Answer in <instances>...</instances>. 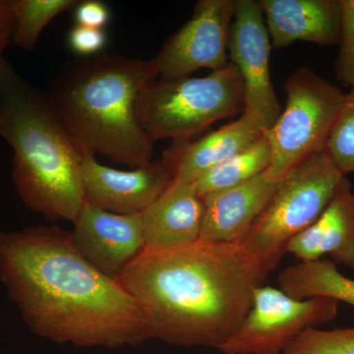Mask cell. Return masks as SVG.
Instances as JSON below:
<instances>
[{
	"instance_id": "5bb4252c",
	"label": "cell",
	"mask_w": 354,
	"mask_h": 354,
	"mask_svg": "<svg viewBox=\"0 0 354 354\" xmlns=\"http://www.w3.org/2000/svg\"><path fill=\"white\" fill-rule=\"evenodd\" d=\"M272 46L302 41L335 46L341 32L339 0H260Z\"/></svg>"
},
{
	"instance_id": "ac0fdd59",
	"label": "cell",
	"mask_w": 354,
	"mask_h": 354,
	"mask_svg": "<svg viewBox=\"0 0 354 354\" xmlns=\"http://www.w3.org/2000/svg\"><path fill=\"white\" fill-rule=\"evenodd\" d=\"M278 281L279 288L297 299L330 298L354 307V279L325 258L288 266L279 272Z\"/></svg>"
},
{
	"instance_id": "9a60e30c",
	"label": "cell",
	"mask_w": 354,
	"mask_h": 354,
	"mask_svg": "<svg viewBox=\"0 0 354 354\" xmlns=\"http://www.w3.org/2000/svg\"><path fill=\"white\" fill-rule=\"evenodd\" d=\"M286 253L299 262L322 259L354 270V189L344 176L318 220L292 239Z\"/></svg>"
},
{
	"instance_id": "d4e9b609",
	"label": "cell",
	"mask_w": 354,
	"mask_h": 354,
	"mask_svg": "<svg viewBox=\"0 0 354 354\" xmlns=\"http://www.w3.org/2000/svg\"><path fill=\"white\" fill-rule=\"evenodd\" d=\"M75 18L77 25L101 29L104 27L111 18L108 6L97 0L79 1L76 6Z\"/></svg>"
},
{
	"instance_id": "3957f363",
	"label": "cell",
	"mask_w": 354,
	"mask_h": 354,
	"mask_svg": "<svg viewBox=\"0 0 354 354\" xmlns=\"http://www.w3.org/2000/svg\"><path fill=\"white\" fill-rule=\"evenodd\" d=\"M0 136L13 150L14 185L23 203L48 221H75L85 204L84 153L50 95L0 60Z\"/></svg>"
},
{
	"instance_id": "484cf974",
	"label": "cell",
	"mask_w": 354,
	"mask_h": 354,
	"mask_svg": "<svg viewBox=\"0 0 354 354\" xmlns=\"http://www.w3.org/2000/svg\"><path fill=\"white\" fill-rule=\"evenodd\" d=\"M14 20L8 0H0V39H12Z\"/></svg>"
},
{
	"instance_id": "e0dca14e",
	"label": "cell",
	"mask_w": 354,
	"mask_h": 354,
	"mask_svg": "<svg viewBox=\"0 0 354 354\" xmlns=\"http://www.w3.org/2000/svg\"><path fill=\"white\" fill-rule=\"evenodd\" d=\"M264 130L250 118H239L197 140L172 142L162 157L172 180L194 183L215 165L255 141Z\"/></svg>"
},
{
	"instance_id": "7a4b0ae2",
	"label": "cell",
	"mask_w": 354,
	"mask_h": 354,
	"mask_svg": "<svg viewBox=\"0 0 354 354\" xmlns=\"http://www.w3.org/2000/svg\"><path fill=\"white\" fill-rule=\"evenodd\" d=\"M267 277L241 242L198 241L145 248L115 281L138 304L155 339L218 349L239 329Z\"/></svg>"
},
{
	"instance_id": "52a82bcc",
	"label": "cell",
	"mask_w": 354,
	"mask_h": 354,
	"mask_svg": "<svg viewBox=\"0 0 354 354\" xmlns=\"http://www.w3.org/2000/svg\"><path fill=\"white\" fill-rule=\"evenodd\" d=\"M286 104L264 132L271 147L268 176L281 183L300 165L326 150L346 93L309 67L293 72L285 83Z\"/></svg>"
},
{
	"instance_id": "8fae6325",
	"label": "cell",
	"mask_w": 354,
	"mask_h": 354,
	"mask_svg": "<svg viewBox=\"0 0 354 354\" xmlns=\"http://www.w3.org/2000/svg\"><path fill=\"white\" fill-rule=\"evenodd\" d=\"M73 225L77 250L109 278L118 279L145 249L141 213L121 215L85 203Z\"/></svg>"
},
{
	"instance_id": "d6986e66",
	"label": "cell",
	"mask_w": 354,
	"mask_h": 354,
	"mask_svg": "<svg viewBox=\"0 0 354 354\" xmlns=\"http://www.w3.org/2000/svg\"><path fill=\"white\" fill-rule=\"evenodd\" d=\"M271 160V147L263 133L252 143L212 167L192 183L201 198L232 189L267 171Z\"/></svg>"
},
{
	"instance_id": "ffe728a7",
	"label": "cell",
	"mask_w": 354,
	"mask_h": 354,
	"mask_svg": "<svg viewBox=\"0 0 354 354\" xmlns=\"http://www.w3.org/2000/svg\"><path fill=\"white\" fill-rule=\"evenodd\" d=\"M14 29L11 43L32 51L41 32L53 18L78 6L77 0H8Z\"/></svg>"
},
{
	"instance_id": "603a6c76",
	"label": "cell",
	"mask_w": 354,
	"mask_h": 354,
	"mask_svg": "<svg viewBox=\"0 0 354 354\" xmlns=\"http://www.w3.org/2000/svg\"><path fill=\"white\" fill-rule=\"evenodd\" d=\"M342 6L339 50L335 75L344 87L354 88V0H339Z\"/></svg>"
},
{
	"instance_id": "7402d4cb",
	"label": "cell",
	"mask_w": 354,
	"mask_h": 354,
	"mask_svg": "<svg viewBox=\"0 0 354 354\" xmlns=\"http://www.w3.org/2000/svg\"><path fill=\"white\" fill-rule=\"evenodd\" d=\"M283 354H354V327L301 333Z\"/></svg>"
},
{
	"instance_id": "277c9868",
	"label": "cell",
	"mask_w": 354,
	"mask_h": 354,
	"mask_svg": "<svg viewBox=\"0 0 354 354\" xmlns=\"http://www.w3.org/2000/svg\"><path fill=\"white\" fill-rule=\"evenodd\" d=\"M158 77L152 59L101 53L65 65L48 95L84 153L135 169L153 162L155 142L140 123L137 102Z\"/></svg>"
},
{
	"instance_id": "4316f807",
	"label": "cell",
	"mask_w": 354,
	"mask_h": 354,
	"mask_svg": "<svg viewBox=\"0 0 354 354\" xmlns=\"http://www.w3.org/2000/svg\"><path fill=\"white\" fill-rule=\"evenodd\" d=\"M11 41L8 39H0V60L3 57V51L6 50V46L10 44ZM0 116H1V102H0Z\"/></svg>"
},
{
	"instance_id": "8992f818",
	"label": "cell",
	"mask_w": 354,
	"mask_h": 354,
	"mask_svg": "<svg viewBox=\"0 0 354 354\" xmlns=\"http://www.w3.org/2000/svg\"><path fill=\"white\" fill-rule=\"evenodd\" d=\"M344 177L325 150L279 183L241 241L267 276L276 269L290 242L322 215Z\"/></svg>"
},
{
	"instance_id": "30bf717a",
	"label": "cell",
	"mask_w": 354,
	"mask_h": 354,
	"mask_svg": "<svg viewBox=\"0 0 354 354\" xmlns=\"http://www.w3.org/2000/svg\"><path fill=\"white\" fill-rule=\"evenodd\" d=\"M234 0H199L192 17L152 58L158 79L190 76L200 69L216 71L228 64V39Z\"/></svg>"
},
{
	"instance_id": "4fadbf2b",
	"label": "cell",
	"mask_w": 354,
	"mask_h": 354,
	"mask_svg": "<svg viewBox=\"0 0 354 354\" xmlns=\"http://www.w3.org/2000/svg\"><path fill=\"white\" fill-rule=\"evenodd\" d=\"M279 183L266 171L237 187L202 197L204 213L200 241L218 243L243 241Z\"/></svg>"
},
{
	"instance_id": "44dd1931",
	"label": "cell",
	"mask_w": 354,
	"mask_h": 354,
	"mask_svg": "<svg viewBox=\"0 0 354 354\" xmlns=\"http://www.w3.org/2000/svg\"><path fill=\"white\" fill-rule=\"evenodd\" d=\"M326 151L342 176L354 174V88L346 93L330 130Z\"/></svg>"
},
{
	"instance_id": "6da1fadb",
	"label": "cell",
	"mask_w": 354,
	"mask_h": 354,
	"mask_svg": "<svg viewBox=\"0 0 354 354\" xmlns=\"http://www.w3.org/2000/svg\"><path fill=\"white\" fill-rule=\"evenodd\" d=\"M0 281L32 333L76 346H135L153 339L131 295L79 253L55 225L0 232Z\"/></svg>"
},
{
	"instance_id": "cb8c5ba5",
	"label": "cell",
	"mask_w": 354,
	"mask_h": 354,
	"mask_svg": "<svg viewBox=\"0 0 354 354\" xmlns=\"http://www.w3.org/2000/svg\"><path fill=\"white\" fill-rule=\"evenodd\" d=\"M106 41V36L102 30L85 26L76 25L69 34L70 48L82 57L99 55Z\"/></svg>"
},
{
	"instance_id": "2e32d148",
	"label": "cell",
	"mask_w": 354,
	"mask_h": 354,
	"mask_svg": "<svg viewBox=\"0 0 354 354\" xmlns=\"http://www.w3.org/2000/svg\"><path fill=\"white\" fill-rule=\"evenodd\" d=\"M203 213V200L194 184L172 180L141 213L145 248L167 250L200 241Z\"/></svg>"
},
{
	"instance_id": "7c38bea8",
	"label": "cell",
	"mask_w": 354,
	"mask_h": 354,
	"mask_svg": "<svg viewBox=\"0 0 354 354\" xmlns=\"http://www.w3.org/2000/svg\"><path fill=\"white\" fill-rule=\"evenodd\" d=\"M82 185L85 203L121 215L143 213L169 187L172 177L162 160L120 171L84 153Z\"/></svg>"
},
{
	"instance_id": "9c48e42d",
	"label": "cell",
	"mask_w": 354,
	"mask_h": 354,
	"mask_svg": "<svg viewBox=\"0 0 354 354\" xmlns=\"http://www.w3.org/2000/svg\"><path fill=\"white\" fill-rule=\"evenodd\" d=\"M271 38L259 1L234 0V13L228 39V53L241 73L244 87L242 114L264 131L281 113L270 73Z\"/></svg>"
},
{
	"instance_id": "ba28073f",
	"label": "cell",
	"mask_w": 354,
	"mask_h": 354,
	"mask_svg": "<svg viewBox=\"0 0 354 354\" xmlns=\"http://www.w3.org/2000/svg\"><path fill=\"white\" fill-rule=\"evenodd\" d=\"M339 308L330 298L297 299L279 288L258 286L239 329L218 349L225 354H283L304 330L334 320Z\"/></svg>"
},
{
	"instance_id": "5b68a950",
	"label": "cell",
	"mask_w": 354,
	"mask_h": 354,
	"mask_svg": "<svg viewBox=\"0 0 354 354\" xmlns=\"http://www.w3.org/2000/svg\"><path fill=\"white\" fill-rule=\"evenodd\" d=\"M244 111V87L232 62L205 77L157 79L140 95L137 115L153 142L192 140Z\"/></svg>"
}]
</instances>
